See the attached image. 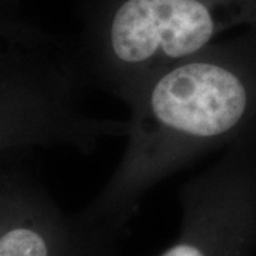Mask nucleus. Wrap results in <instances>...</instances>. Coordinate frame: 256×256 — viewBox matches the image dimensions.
Instances as JSON below:
<instances>
[{"mask_svg":"<svg viewBox=\"0 0 256 256\" xmlns=\"http://www.w3.org/2000/svg\"><path fill=\"white\" fill-rule=\"evenodd\" d=\"M244 132L178 190L180 234L158 256H244L256 234V151Z\"/></svg>","mask_w":256,"mask_h":256,"instance_id":"39448f33","label":"nucleus"},{"mask_svg":"<svg viewBox=\"0 0 256 256\" xmlns=\"http://www.w3.org/2000/svg\"><path fill=\"white\" fill-rule=\"evenodd\" d=\"M28 152L0 156V256H117L127 224L66 212Z\"/></svg>","mask_w":256,"mask_h":256,"instance_id":"20e7f679","label":"nucleus"},{"mask_svg":"<svg viewBox=\"0 0 256 256\" xmlns=\"http://www.w3.org/2000/svg\"><path fill=\"white\" fill-rule=\"evenodd\" d=\"M242 24L256 28V0H96L73 57L86 88L127 106L158 72Z\"/></svg>","mask_w":256,"mask_h":256,"instance_id":"f03ea898","label":"nucleus"},{"mask_svg":"<svg viewBox=\"0 0 256 256\" xmlns=\"http://www.w3.org/2000/svg\"><path fill=\"white\" fill-rule=\"evenodd\" d=\"M86 90L73 52H52L38 42L0 48V156L38 146L92 154L101 140L126 137L127 120L86 112Z\"/></svg>","mask_w":256,"mask_h":256,"instance_id":"7ed1b4c3","label":"nucleus"},{"mask_svg":"<svg viewBox=\"0 0 256 256\" xmlns=\"http://www.w3.org/2000/svg\"><path fill=\"white\" fill-rule=\"evenodd\" d=\"M127 107L122 156L87 210L130 225L146 192L234 142L256 118V38L216 42L165 67Z\"/></svg>","mask_w":256,"mask_h":256,"instance_id":"f257e3e1","label":"nucleus"}]
</instances>
